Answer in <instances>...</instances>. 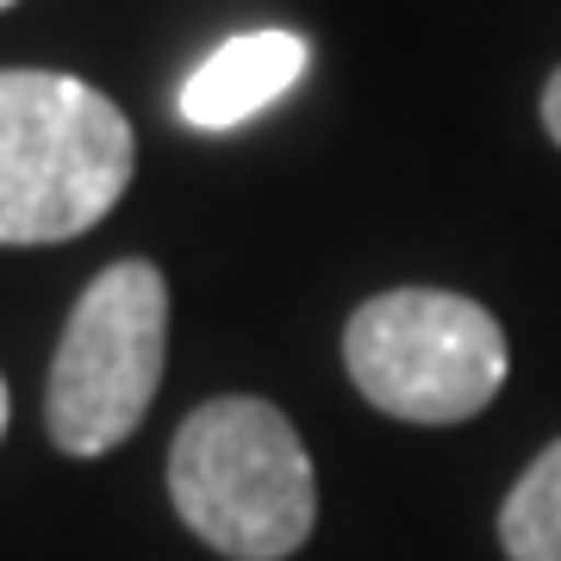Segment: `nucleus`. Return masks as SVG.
<instances>
[{
    "label": "nucleus",
    "instance_id": "nucleus-6",
    "mask_svg": "<svg viewBox=\"0 0 561 561\" xmlns=\"http://www.w3.org/2000/svg\"><path fill=\"white\" fill-rule=\"evenodd\" d=\"M500 542L512 561H561V437L505 493Z\"/></svg>",
    "mask_w": 561,
    "mask_h": 561
},
{
    "label": "nucleus",
    "instance_id": "nucleus-7",
    "mask_svg": "<svg viewBox=\"0 0 561 561\" xmlns=\"http://www.w3.org/2000/svg\"><path fill=\"white\" fill-rule=\"evenodd\" d=\"M542 131L561 144V69L549 76V88H542Z\"/></svg>",
    "mask_w": 561,
    "mask_h": 561
},
{
    "label": "nucleus",
    "instance_id": "nucleus-1",
    "mask_svg": "<svg viewBox=\"0 0 561 561\" xmlns=\"http://www.w3.org/2000/svg\"><path fill=\"white\" fill-rule=\"evenodd\" d=\"M131 181V119L76 76L0 69V243L81 238Z\"/></svg>",
    "mask_w": 561,
    "mask_h": 561
},
{
    "label": "nucleus",
    "instance_id": "nucleus-9",
    "mask_svg": "<svg viewBox=\"0 0 561 561\" xmlns=\"http://www.w3.org/2000/svg\"><path fill=\"white\" fill-rule=\"evenodd\" d=\"M0 7H13V0H0Z\"/></svg>",
    "mask_w": 561,
    "mask_h": 561
},
{
    "label": "nucleus",
    "instance_id": "nucleus-3",
    "mask_svg": "<svg viewBox=\"0 0 561 561\" xmlns=\"http://www.w3.org/2000/svg\"><path fill=\"white\" fill-rule=\"evenodd\" d=\"M343 362L362 400L405 424H461L505 387V331L486 306L443 287H393L356 306Z\"/></svg>",
    "mask_w": 561,
    "mask_h": 561
},
{
    "label": "nucleus",
    "instance_id": "nucleus-8",
    "mask_svg": "<svg viewBox=\"0 0 561 561\" xmlns=\"http://www.w3.org/2000/svg\"><path fill=\"white\" fill-rule=\"evenodd\" d=\"M0 437H7V381H0Z\"/></svg>",
    "mask_w": 561,
    "mask_h": 561
},
{
    "label": "nucleus",
    "instance_id": "nucleus-2",
    "mask_svg": "<svg viewBox=\"0 0 561 561\" xmlns=\"http://www.w3.org/2000/svg\"><path fill=\"white\" fill-rule=\"evenodd\" d=\"M169 500L194 537L231 561H287L319 518V481L300 431L250 393L206 400L175 431Z\"/></svg>",
    "mask_w": 561,
    "mask_h": 561
},
{
    "label": "nucleus",
    "instance_id": "nucleus-4",
    "mask_svg": "<svg viewBox=\"0 0 561 561\" xmlns=\"http://www.w3.org/2000/svg\"><path fill=\"white\" fill-rule=\"evenodd\" d=\"M169 350V280L125 256L88 280L57 343L44 424L62 456H106L144 424Z\"/></svg>",
    "mask_w": 561,
    "mask_h": 561
},
{
    "label": "nucleus",
    "instance_id": "nucleus-5",
    "mask_svg": "<svg viewBox=\"0 0 561 561\" xmlns=\"http://www.w3.org/2000/svg\"><path fill=\"white\" fill-rule=\"evenodd\" d=\"M300 76H306V38H294V32H243V38L219 44L187 76L181 119L201 125V131H231V125L256 119L262 106H275Z\"/></svg>",
    "mask_w": 561,
    "mask_h": 561
}]
</instances>
